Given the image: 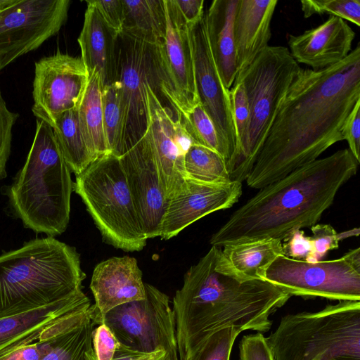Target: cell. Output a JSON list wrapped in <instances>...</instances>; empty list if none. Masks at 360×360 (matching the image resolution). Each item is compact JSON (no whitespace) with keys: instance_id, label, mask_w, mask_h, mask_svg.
Segmentation results:
<instances>
[{"instance_id":"obj_47","label":"cell","mask_w":360,"mask_h":360,"mask_svg":"<svg viewBox=\"0 0 360 360\" xmlns=\"http://www.w3.org/2000/svg\"><path fill=\"white\" fill-rule=\"evenodd\" d=\"M332 360H359V359H336Z\"/></svg>"},{"instance_id":"obj_46","label":"cell","mask_w":360,"mask_h":360,"mask_svg":"<svg viewBox=\"0 0 360 360\" xmlns=\"http://www.w3.org/2000/svg\"><path fill=\"white\" fill-rule=\"evenodd\" d=\"M86 360H96L94 349H91L87 354Z\"/></svg>"},{"instance_id":"obj_15","label":"cell","mask_w":360,"mask_h":360,"mask_svg":"<svg viewBox=\"0 0 360 360\" xmlns=\"http://www.w3.org/2000/svg\"><path fill=\"white\" fill-rule=\"evenodd\" d=\"M166 31L155 44L161 77V93L174 112L183 114L197 105L194 65L188 25L175 0H163Z\"/></svg>"},{"instance_id":"obj_9","label":"cell","mask_w":360,"mask_h":360,"mask_svg":"<svg viewBox=\"0 0 360 360\" xmlns=\"http://www.w3.org/2000/svg\"><path fill=\"white\" fill-rule=\"evenodd\" d=\"M122 122L115 155L134 146L148 125V86L161 87L156 45L122 32L117 41V70ZM161 91V90H160Z\"/></svg>"},{"instance_id":"obj_35","label":"cell","mask_w":360,"mask_h":360,"mask_svg":"<svg viewBox=\"0 0 360 360\" xmlns=\"http://www.w3.org/2000/svg\"><path fill=\"white\" fill-rule=\"evenodd\" d=\"M19 117L7 106L0 89V180L7 176L6 165L11 152L13 128Z\"/></svg>"},{"instance_id":"obj_19","label":"cell","mask_w":360,"mask_h":360,"mask_svg":"<svg viewBox=\"0 0 360 360\" xmlns=\"http://www.w3.org/2000/svg\"><path fill=\"white\" fill-rule=\"evenodd\" d=\"M355 32L342 19L330 16L319 26L299 35H289V51L298 63L313 70L330 67L352 51Z\"/></svg>"},{"instance_id":"obj_14","label":"cell","mask_w":360,"mask_h":360,"mask_svg":"<svg viewBox=\"0 0 360 360\" xmlns=\"http://www.w3.org/2000/svg\"><path fill=\"white\" fill-rule=\"evenodd\" d=\"M158 87L147 90L148 125L141 139L150 150L157 165L167 200L179 192L187 179L184 156L194 143L181 114L165 105L158 94Z\"/></svg>"},{"instance_id":"obj_36","label":"cell","mask_w":360,"mask_h":360,"mask_svg":"<svg viewBox=\"0 0 360 360\" xmlns=\"http://www.w3.org/2000/svg\"><path fill=\"white\" fill-rule=\"evenodd\" d=\"M311 251L304 259L309 262L320 261L328 251L337 249L342 239L340 233L329 224H316L311 226Z\"/></svg>"},{"instance_id":"obj_25","label":"cell","mask_w":360,"mask_h":360,"mask_svg":"<svg viewBox=\"0 0 360 360\" xmlns=\"http://www.w3.org/2000/svg\"><path fill=\"white\" fill-rule=\"evenodd\" d=\"M91 304L83 291L49 305L0 318V354L43 326Z\"/></svg>"},{"instance_id":"obj_32","label":"cell","mask_w":360,"mask_h":360,"mask_svg":"<svg viewBox=\"0 0 360 360\" xmlns=\"http://www.w3.org/2000/svg\"><path fill=\"white\" fill-rule=\"evenodd\" d=\"M181 115L185 127L195 143L214 150L221 155L214 126L200 103Z\"/></svg>"},{"instance_id":"obj_7","label":"cell","mask_w":360,"mask_h":360,"mask_svg":"<svg viewBox=\"0 0 360 360\" xmlns=\"http://www.w3.org/2000/svg\"><path fill=\"white\" fill-rule=\"evenodd\" d=\"M301 70L287 47L269 46L237 74L235 81L241 82L244 86L250 120L229 172L231 181L242 183L246 180L278 108Z\"/></svg>"},{"instance_id":"obj_39","label":"cell","mask_w":360,"mask_h":360,"mask_svg":"<svg viewBox=\"0 0 360 360\" xmlns=\"http://www.w3.org/2000/svg\"><path fill=\"white\" fill-rule=\"evenodd\" d=\"M92 343L96 360H112L119 345L112 332L103 323L95 327Z\"/></svg>"},{"instance_id":"obj_5","label":"cell","mask_w":360,"mask_h":360,"mask_svg":"<svg viewBox=\"0 0 360 360\" xmlns=\"http://www.w3.org/2000/svg\"><path fill=\"white\" fill-rule=\"evenodd\" d=\"M32 146L23 167L1 193L7 212L24 227L49 237L61 235L70 221L73 181L53 128L37 120Z\"/></svg>"},{"instance_id":"obj_11","label":"cell","mask_w":360,"mask_h":360,"mask_svg":"<svg viewBox=\"0 0 360 360\" xmlns=\"http://www.w3.org/2000/svg\"><path fill=\"white\" fill-rule=\"evenodd\" d=\"M145 287V299L113 308L101 317V323L124 347L143 352L164 349L171 360H179L169 297L150 284Z\"/></svg>"},{"instance_id":"obj_42","label":"cell","mask_w":360,"mask_h":360,"mask_svg":"<svg viewBox=\"0 0 360 360\" xmlns=\"http://www.w3.org/2000/svg\"><path fill=\"white\" fill-rule=\"evenodd\" d=\"M283 244V255L299 260H304L311 251L310 237L300 229L294 231Z\"/></svg>"},{"instance_id":"obj_2","label":"cell","mask_w":360,"mask_h":360,"mask_svg":"<svg viewBox=\"0 0 360 360\" xmlns=\"http://www.w3.org/2000/svg\"><path fill=\"white\" fill-rule=\"evenodd\" d=\"M219 250L212 246L190 267L173 298L179 360H194L212 335L228 327L268 332L271 315L291 297L266 281L240 282L227 274Z\"/></svg>"},{"instance_id":"obj_4","label":"cell","mask_w":360,"mask_h":360,"mask_svg":"<svg viewBox=\"0 0 360 360\" xmlns=\"http://www.w3.org/2000/svg\"><path fill=\"white\" fill-rule=\"evenodd\" d=\"M85 277L75 248L49 236L27 241L0 255V318L75 295Z\"/></svg>"},{"instance_id":"obj_10","label":"cell","mask_w":360,"mask_h":360,"mask_svg":"<svg viewBox=\"0 0 360 360\" xmlns=\"http://www.w3.org/2000/svg\"><path fill=\"white\" fill-rule=\"evenodd\" d=\"M264 281L290 296L360 301V248L333 260L309 262L278 255Z\"/></svg>"},{"instance_id":"obj_43","label":"cell","mask_w":360,"mask_h":360,"mask_svg":"<svg viewBox=\"0 0 360 360\" xmlns=\"http://www.w3.org/2000/svg\"><path fill=\"white\" fill-rule=\"evenodd\" d=\"M112 360H171L164 349L150 352L131 349L119 343Z\"/></svg>"},{"instance_id":"obj_41","label":"cell","mask_w":360,"mask_h":360,"mask_svg":"<svg viewBox=\"0 0 360 360\" xmlns=\"http://www.w3.org/2000/svg\"><path fill=\"white\" fill-rule=\"evenodd\" d=\"M342 141L345 140L349 151L360 162V100L358 101L349 115L345 119L341 128Z\"/></svg>"},{"instance_id":"obj_18","label":"cell","mask_w":360,"mask_h":360,"mask_svg":"<svg viewBox=\"0 0 360 360\" xmlns=\"http://www.w3.org/2000/svg\"><path fill=\"white\" fill-rule=\"evenodd\" d=\"M242 192V183L238 181L211 184L186 179L179 192L167 201L160 236L169 240L199 219L231 207Z\"/></svg>"},{"instance_id":"obj_30","label":"cell","mask_w":360,"mask_h":360,"mask_svg":"<svg viewBox=\"0 0 360 360\" xmlns=\"http://www.w3.org/2000/svg\"><path fill=\"white\" fill-rule=\"evenodd\" d=\"M101 323V318L96 317L61 335L42 360H86L93 349L94 330Z\"/></svg>"},{"instance_id":"obj_23","label":"cell","mask_w":360,"mask_h":360,"mask_svg":"<svg viewBox=\"0 0 360 360\" xmlns=\"http://www.w3.org/2000/svg\"><path fill=\"white\" fill-rule=\"evenodd\" d=\"M238 0H214L205 12L210 50L224 86L230 89L238 74L233 34Z\"/></svg>"},{"instance_id":"obj_33","label":"cell","mask_w":360,"mask_h":360,"mask_svg":"<svg viewBox=\"0 0 360 360\" xmlns=\"http://www.w3.org/2000/svg\"><path fill=\"white\" fill-rule=\"evenodd\" d=\"M300 3L306 18L314 14H329L360 25L359 0H302Z\"/></svg>"},{"instance_id":"obj_37","label":"cell","mask_w":360,"mask_h":360,"mask_svg":"<svg viewBox=\"0 0 360 360\" xmlns=\"http://www.w3.org/2000/svg\"><path fill=\"white\" fill-rule=\"evenodd\" d=\"M230 98L238 149L239 145L246 134L250 120L248 101L244 86L241 82H234L230 89Z\"/></svg>"},{"instance_id":"obj_1","label":"cell","mask_w":360,"mask_h":360,"mask_svg":"<svg viewBox=\"0 0 360 360\" xmlns=\"http://www.w3.org/2000/svg\"><path fill=\"white\" fill-rule=\"evenodd\" d=\"M360 100V45L320 70L302 69L285 94L246 179L260 189L342 141L341 128Z\"/></svg>"},{"instance_id":"obj_6","label":"cell","mask_w":360,"mask_h":360,"mask_svg":"<svg viewBox=\"0 0 360 360\" xmlns=\"http://www.w3.org/2000/svg\"><path fill=\"white\" fill-rule=\"evenodd\" d=\"M266 340L274 360H360V301L288 314Z\"/></svg>"},{"instance_id":"obj_26","label":"cell","mask_w":360,"mask_h":360,"mask_svg":"<svg viewBox=\"0 0 360 360\" xmlns=\"http://www.w3.org/2000/svg\"><path fill=\"white\" fill-rule=\"evenodd\" d=\"M102 89L99 75L93 72L89 75L85 91L77 107L80 128L94 160L111 153L103 128Z\"/></svg>"},{"instance_id":"obj_28","label":"cell","mask_w":360,"mask_h":360,"mask_svg":"<svg viewBox=\"0 0 360 360\" xmlns=\"http://www.w3.org/2000/svg\"><path fill=\"white\" fill-rule=\"evenodd\" d=\"M52 128L71 172L77 175L95 160L82 132L77 108L63 112Z\"/></svg>"},{"instance_id":"obj_24","label":"cell","mask_w":360,"mask_h":360,"mask_svg":"<svg viewBox=\"0 0 360 360\" xmlns=\"http://www.w3.org/2000/svg\"><path fill=\"white\" fill-rule=\"evenodd\" d=\"M281 255L282 241L266 238L224 245L220 248L218 258L227 274L245 282L263 280L267 268Z\"/></svg>"},{"instance_id":"obj_38","label":"cell","mask_w":360,"mask_h":360,"mask_svg":"<svg viewBox=\"0 0 360 360\" xmlns=\"http://www.w3.org/2000/svg\"><path fill=\"white\" fill-rule=\"evenodd\" d=\"M238 360H274L266 338L262 333L243 336L239 343Z\"/></svg>"},{"instance_id":"obj_12","label":"cell","mask_w":360,"mask_h":360,"mask_svg":"<svg viewBox=\"0 0 360 360\" xmlns=\"http://www.w3.org/2000/svg\"><path fill=\"white\" fill-rule=\"evenodd\" d=\"M69 0H17L0 11V70L37 49L68 19Z\"/></svg>"},{"instance_id":"obj_27","label":"cell","mask_w":360,"mask_h":360,"mask_svg":"<svg viewBox=\"0 0 360 360\" xmlns=\"http://www.w3.org/2000/svg\"><path fill=\"white\" fill-rule=\"evenodd\" d=\"M122 32L157 44L165 37L166 18L163 0H122Z\"/></svg>"},{"instance_id":"obj_21","label":"cell","mask_w":360,"mask_h":360,"mask_svg":"<svg viewBox=\"0 0 360 360\" xmlns=\"http://www.w3.org/2000/svg\"><path fill=\"white\" fill-rule=\"evenodd\" d=\"M278 0H238L233 34L238 73L269 46Z\"/></svg>"},{"instance_id":"obj_45","label":"cell","mask_w":360,"mask_h":360,"mask_svg":"<svg viewBox=\"0 0 360 360\" xmlns=\"http://www.w3.org/2000/svg\"><path fill=\"white\" fill-rule=\"evenodd\" d=\"M17 0H0V11L12 6Z\"/></svg>"},{"instance_id":"obj_31","label":"cell","mask_w":360,"mask_h":360,"mask_svg":"<svg viewBox=\"0 0 360 360\" xmlns=\"http://www.w3.org/2000/svg\"><path fill=\"white\" fill-rule=\"evenodd\" d=\"M101 100L106 142L110 153L115 154L118 145L122 122L119 86L116 82L103 88Z\"/></svg>"},{"instance_id":"obj_29","label":"cell","mask_w":360,"mask_h":360,"mask_svg":"<svg viewBox=\"0 0 360 360\" xmlns=\"http://www.w3.org/2000/svg\"><path fill=\"white\" fill-rule=\"evenodd\" d=\"M187 179L205 183L231 181L223 157L217 151L193 143L184 160Z\"/></svg>"},{"instance_id":"obj_40","label":"cell","mask_w":360,"mask_h":360,"mask_svg":"<svg viewBox=\"0 0 360 360\" xmlns=\"http://www.w3.org/2000/svg\"><path fill=\"white\" fill-rule=\"evenodd\" d=\"M94 6L105 22L116 33L122 32L124 22V6L122 0L86 1Z\"/></svg>"},{"instance_id":"obj_44","label":"cell","mask_w":360,"mask_h":360,"mask_svg":"<svg viewBox=\"0 0 360 360\" xmlns=\"http://www.w3.org/2000/svg\"><path fill=\"white\" fill-rule=\"evenodd\" d=\"M175 2L187 25L198 22L205 13L203 0H175Z\"/></svg>"},{"instance_id":"obj_34","label":"cell","mask_w":360,"mask_h":360,"mask_svg":"<svg viewBox=\"0 0 360 360\" xmlns=\"http://www.w3.org/2000/svg\"><path fill=\"white\" fill-rule=\"evenodd\" d=\"M242 331L228 327L212 335L194 360H229L233 343Z\"/></svg>"},{"instance_id":"obj_20","label":"cell","mask_w":360,"mask_h":360,"mask_svg":"<svg viewBox=\"0 0 360 360\" xmlns=\"http://www.w3.org/2000/svg\"><path fill=\"white\" fill-rule=\"evenodd\" d=\"M142 271L135 258L113 257L96 266L90 288L101 317L113 308L146 297Z\"/></svg>"},{"instance_id":"obj_16","label":"cell","mask_w":360,"mask_h":360,"mask_svg":"<svg viewBox=\"0 0 360 360\" xmlns=\"http://www.w3.org/2000/svg\"><path fill=\"white\" fill-rule=\"evenodd\" d=\"M89 77L81 57L58 51L37 61L32 107L37 120L53 127L63 112L77 108Z\"/></svg>"},{"instance_id":"obj_22","label":"cell","mask_w":360,"mask_h":360,"mask_svg":"<svg viewBox=\"0 0 360 360\" xmlns=\"http://www.w3.org/2000/svg\"><path fill=\"white\" fill-rule=\"evenodd\" d=\"M86 4L84 24L77 41L89 75L96 72L103 88L116 79L119 34L105 22L94 6Z\"/></svg>"},{"instance_id":"obj_17","label":"cell","mask_w":360,"mask_h":360,"mask_svg":"<svg viewBox=\"0 0 360 360\" xmlns=\"http://www.w3.org/2000/svg\"><path fill=\"white\" fill-rule=\"evenodd\" d=\"M118 157L147 239L160 236L168 200L150 150L140 139Z\"/></svg>"},{"instance_id":"obj_13","label":"cell","mask_w":360,"mask_h":360,"mask_svg":"<svg viewBox=\"0 0 360 360\" xmlns=\"http://www.w3.org/2000/svg\"><path fill=\"white\" fill-rule=\"evenodd\" d=\"M199 102L211 119L219 141L221 155L229 172L238 150L230 89L219 75L208 41L205 13L198 22L188 25Z\"/></svg>"},{"instance_id":"obj_8","label":"cell","mask_w":360,"mask_h":360,"mask_svg":"<svg viewBox=\"0 0 360 360\" xmlns=\"http://www.w3.org/2000/svg\"><path fill=\"white\" fill-rule=\"evenodd\" d=\"M73 191L80 196L103 240L124 251L141 250L143 230L119 157L102 155L75 175Z\"/></svg>"},{"instance_id":"obj_3","label":"cell","mask_w":360,"mask_h":360,"mask_svg":"<svg viewBox=\"0 0 360 360\" xmlns=\"http://www.w3.org/2000/svg\"><path fill=\"white\" fill-rule=\"evenodd\" d=\"M359 162L342 149L303 165L259 189L212 236V246L273 238L311 228L332 205L339 189L356 174Z\"/></svg>"}]
</instances>
